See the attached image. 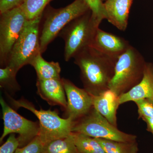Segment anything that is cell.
I'll return each instance as SVG.
<instances>
[{
    "mask_svg": "<svg viewBox=\"0 0 153 153\" xmlns=\"http://www.w3.org/2000/svg\"><path fill=\"white\" fill-rule=\"evenodd\" d=\"M80 70L84 89L95 96L109 89L117 60L108 57L91 47H86L74 57Z\"/></svg>",
    "mask_w": 153,
    "mask_h": 153,
    "instance_id": "obj_1",
    "label": "cell"
},
{
    "mask_svg": "<svg viewBox=\"0 0 153 153\" xmlns=\"http://www.w3.org/2000/svg\"><path fill=\"white\" fill-rule=\"evenodd\" d=\"M146 63L142 54L131 45L118 59L108 88L118 96L126 93L141 81Z\"/></svg>",
    "mask_w": 153,
    "mask_h": 153,
    "instance_id": "obj_2",
    "label": "cell"
},
{
    "mask_svg": "<svg viewBox=\"0 0 153 153\" xmlns=\"http://www.w3.org/2000/svg\"><path fill=\"white\" fill-rule=\"evenodd\" d=\"M9 99L14 107L17 109L23 108L35 115L39 120L38 135L45 145L54 140L66 137L72 133L74 121L70 118L60 117L58 112L55 110L42 109L39 110L36 109L33 103L25 98L16 100L9 97Z\"/></svg>",
    "mask_w": 153,
    "mask_h": 153,
    "instance_id": "obj_3",
    "label": "cell"
},
{
    "mask_svg": "<svg viewBox=\"0 0 153 153\" xmlns=\"http://www.w3.org/2000/svg\"><path fill=\"white\" fill-rule=\"evenodd\" d=\"M90 10L85 0H74L65 7L54 9L49 7L45 13L40 34L41 54L71 21Z\"/></svg>",
    "mask_w": 153,
    "mask_h": 153,
    "instance_id": "obj_4",
    "label": "cell"
},
{
    "mask_svg": "<svg viewBox=\"0 0 153 153\" xmlns=\"http://www.w3.org/2000/svg\"><path fill=\"white\" fill-rule=\"evenodd\" d=\"M98 25L88 11L66 25L58 36L65 42L64 58L68 61L83 49L91 46Z\"/></svg>",
    "mask_w": 153,
    "mask_h": 153,
    "instance_id": "obj_5",
    "label": "cell"
},
{
    "mask_svg": "<svg viewBox=\"0 0 153 153\" xmlns=\"http://www.w3.org/2000/svg\"><path fill=\"white\" fill-rule=\"evenodd\" d=\"M42 16L28 21L11 50L6 66H11L16 72L41 53L39 26Z\"/></svg>",
    "mask_w": 153,
    "mask_h": 153,
    "instance_id": "obj_6",
    "label": "cell"
},
{
    "mask_svg": "<svg viewBox=\"0 0 153 153\" xmlns=\"http://www.w3.org/2000/svg\"><path fill=\"white\" fill-rule=\"evenodd\" d=\"M72 132L83 134L95 138L124 142L135 141L137 137L134 135L119 130L94 107L87 114L74 121Z\"/></svg>",
    "mask_w": 153,
    "mask_h": 153,
    "instance_id": "obj_7",
    "label": "cell"
},
{
    "mask_svg": "<svg viewBox=\"0 0 153 153\" xmlns=\"http://www.w3.org/2000/svg\"><path fill=\"white\" fill-rule=\"evenodd\" d=\"M29 20L20 6L1 14L0 64L7 65L11 50Z\"/></svg>",
    "mask_w": 153,
    "mask_h": 153,
    "instance_id": "obj_8",
    "label": "cell"
},
{
    "mask_svg": "<svg viewBox=\"0 0 153 153\" xmlns=\"http://www.w3.org/2000/svg\"><path fill=\"white\" fill-rule=\"evenodd\" d=\"M4 121V130L0 138V143L7 135L18 134L20 147L25 146L38 135L39 123L32 121L19 114L6 102L2 97L0 99Z\"/></svg>",
    "mask_w": 153,
    "mask_h": 153,
    "instance_id": "obj_9",
    "label": "cell"
},
{
    "mask_svg": "<svg viewBox=\"0 0 153 153\" xmlns=\"http://www.w3.org/2000/svg\"><path fill=\"white\" fill-rule=\"evenodd\" d=\"M61 80L67 97L66 116L75 121L87 114L93 107V96L69 79L63 78Z\"/></svg>",
    "mask_w": 153,
    "mask_h": 153,
    "instance_id": "obj_10",
    "label": "cell"
},
{
    "mask_svg": "<svg viewBox=\"0 0 153 153\" xmlns=\"http://www.w3.org/2000/svg\"><path fill=\"white\" fill-rule=\"evenodd\" d=\"M130 46L128 41L124 38L98 28L91 47L108 57L117 60Z\"/></svg>",
    "mask_w": 153,
    "mask_h": 153,
    "instance_id": "obj_11",
    "label": "cell"
},
{
    "mask_svg": "<svg viewBox=\"0 0 153 153\" xmlns=\"http://www.w3.org/2000/svg\"><path fill=\"white\" fill-rule=\"evenodd\" d=\"M36 87L38 95L50 105H58L66 110L67 99L61 79H37Z\"/></svg>",
    "mask_w": 153,
    "mask_h": 153,
    "instance_id": "obj_12",
    "label": "cell"
},
{
    "mask_svg": "<svg viewBox=\"0 0 153 153\" xmlns=\"http://www.w3.org/2000/svg\"><path fill=\"white\" fill-rule=\"evenodd\" d=\"M148 99L153 102V63H146L143 79L131 90L119 96L120 105L128 102Z\"/></svg>",
    "mask_w": 153,
    "mask_h": 153,
    "instance_id": "obj_13",
    "label": "cell"
},
{
    "mask_svg": "<svg viewBox=\"0 0 153 153\" xmlns=\"http://www.w3.org/2000/svg\"><path fill=\"white\" fill-rule=\"evenodd\" d=\"M133 0H106L104 3L107 20L120 31H125L128 25L130 10Z\"/></svg>",
    "mask_w": 153,
    "mask_h": 153,
    "instance_id": "obj_14",
    "label": "cell"
},
{
    "mask_svg": "<svg viewBox=\"0 0 153 153\" xmlns=\"http://www.w3.org/2000/svg\"><path fill=\"white\" fill-rule=\"evenodd\" d=\"M120 105L119 96L110 89L93 96V107L116 127H117V111Z\"/></svg>",
    "mask_w": 153,
    "mask_h": 153,
    "instance_id": "obj_15",
    "label": "cell"
},
{
    "mask_svg": "<svg viewBox=\"0 0 153 153\" xmlns=\"http://www.w3.org/2000/svg\"><path fill=\"white\" fill-rule=\"evenodd\" d=\"M30 65L36 70L37 79L46 80L49 79H61V68L58 62H48L42 57L40 53L32 60Z\"/></svg>",
    "mask_w": 153,
    "mask_h": 153,
    "instance_id": "obj_16",
    "label": "cell"
},
{
    "mask_svg": "<svg viewBox=\"0 0 153 153\" xmlns=\"http://www.w3.org/2000/svg\"><path fill=\"white\" fill-rule=\"evenodd\" d=\"M42 153H79L74 143L73 133L66 137L50 142L44 146Z\"/></svg>",
    "mask_w": 153,
    "mask_h": 153,
    "instance_id": "obj_17",
    "label": "cell"
},
{
    "mask_svg": "<svg viewBox=\"0 0 153 153\" xmlns=\"http://www.w3.org/2000/svg\"><path fill=\"white\" fill-rule=\"evenodd\" d=\"M95 139L101 145L106 153H138V145L136 141L124 142L101 138Z\"/></svg>",
    "mask_w": 153,
    "mask_h": 153,
    "instance_id": "obj_18",
    "label": "cell"
},
{
    "mask_svg": "<svg viewBox=\"0 0 153 153\" xmlns=\"http://www.w3.org/2000/svg\"><path fill=\"white\" fill-rule=\"evenodd\" d=\"M72 133L75 146L79 153H106L94 138L82 134Z\"/></svg>",
    "mask_w": 153,
    "mask_h": 153,
    "instance_id": "obj_19",
    "label": "cell"
},
{
    "mask_svg": "<svg viewBox=\"0 0 153 153\" xmlns=\"http://www.w3.org/2000/svg\"><path fill=\"white\" fill-rule=\"evenodd\" d=\"M17 72L13 68L6 66L0 68V86L11 93H14L20 90L21 87L17 82Z\"/></svg>",
    "mask_w": 153,
    "mask_h": 153,
    "instance_id": "obj_20",
    "label": "cell"
},
{
    "mask_svg": "<svg viewBox=\"0 0 153 153\" xmlns=\"http://www.w3.org/2000/svg\"><path fill=\"white\" fill-rule=\"evenodd\" d=\"M52 0H24L20 7L28 20H33L43 15V11Z\"/></svg>",
    "mask_w": 153,
    "mask_h": 153,
    "instance_id": "obj_21",
    "label": "cell"
},
{
    "mask_svg": "<svg viewBox=\"0 0 153 153\" xmlns=\"http://www.w3.org/2000/svg\"><path fill=\"white\" fill-rule=\"evenodd\" d=\"M91 13V17L98 26L102 20L107 19L104 4L102 0H85Z\"/></svg>",
    "mask_w": 153,
    "mask_h": 153,
    "instance_id": "obj_22",
    "label": "cell"
},
{
    "mask_svg": "<svg viewBox=\"0 0 153 153\" xmlns=\"http://www.w3.org/2000/svg\"><path fill=\"white\" fill-rule=\"evenodd\" d=\"M45 145L41 137L37 135L25 146L18 148L15 153H42Z\"/></svg>",
    "mask_w": 153,
    "mask_h": 153,
    "instance_id": "obj_23",
    "label": "cell"
},
{
    "mask_svg": "<svg viewBox=\"0 0 153 153\" xmlns=\"http://www.w3.org/2000/svg\"><path fill=\"white\" fill-rule=\"evenodd\" d=\"M138 108L140 118L153 117V102L148 99H141L134 102Z\"/></svg>",
    "mask_w": 153,
    "mask_h": 153,
    "instance_id": "obj_24",
    "label": "cell"
},
{
    "mask_svg": "<svg viewBox=\"0 0 153 153\" xmlns=\"http://www.w3.org/2000/svg\"><path fill=\"white\" fill-rule=\"evenodd\" d=\"M19 147L20 143L18 137H16L15 134H11L6 142L0 147V153H15Z\"/></svg>",
    "mask_w": 153,
    "mask_h": 153,
    "instance_id": "obj_25",
    "label": "cell"
},
{
    "mask_svg": "<svg viewBox=\"0 0 153 153\" xmlns=\"http://www.w3.org/2000/svg\"><path fill=\"white\" fill-rule=\"evenodd\" d=\"M24 0H0V13L21 5Z\"/></svg>",
    "mask_w": 153,
    "mask_h": 153,
    "instance_id": "obj_26",
    "label": "cell"
},
{
    "mask_svg": "<svg viewBox=\"0 0 153 153\" xmlns=\"http://www.w3.org/2000/svg\"><path fill=\"white\" fill-rule=\"evenodd\" d=\"M147 125V129L149 131L151 132L153 135V117H144L142 118Z\"/></svg>",
    "mask_w": 153,
    "mask_h": 153,
    "instance_id": "obj_27",
    "label": "cell"
},
{
    "mask_svg": "<svg viewBox=\"0 0 153 153\" xmlns=\"http://www.w3.org/2000/svg\"><path fill=\"white\" fill-rule=\"evenodd\" d=\"M106 1V0H102V1Z\"/></svg>",
    "mask_w": 153,
    "mask_h": 153,
    "instance_id": "obj_28",
    "label": "cell"
}]
</instances>
